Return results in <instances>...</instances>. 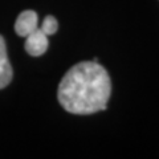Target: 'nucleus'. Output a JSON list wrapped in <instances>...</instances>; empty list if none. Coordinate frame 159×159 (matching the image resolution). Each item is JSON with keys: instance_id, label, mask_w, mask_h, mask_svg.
I'll return each instance as SVG.
<instances>
[{"instance_id": "f257e3e1", "label": "nucleus", "mask_w": 159, "mask_h": 159, "mask_svg": "<svg viewBox=\"0 0 159 159\" xmlns=\"http://www.w3.org/2000/svg\"><path fill=\"white\" fill-rule=\"evenodd\" d=\"M110 94V77L106 69L94 58L69 69L58 85L57 97L66 111L88 116L105 110Z\"/></svg>"}, {"instance_id": "f03ea898", "label": "nucleus", "mask_w": 159, "mask_h": 159, "mask_svg": "<svg viewBox=\"0 0 159 159\" xmlns=\"http://www.w3.org/2000/svg\"><path fill=\"white\" fill-rule=\"evenodd\" d=\"M48 45H49L48 36L41 31V28L39 27L37 29H34L32 33H29L27 36L24 48H25L28 54H31L33 57H39L47 52Z\"/></svg>"}, {"instance_id": "7ed1b4c3", "label": "nucleus", "mask_w": 159, "mask_h": 159, "mask_svg": "<svg viewBox=\"0 0 159 159\" xmlns=\"http://www.w3.org/2000/svg\"><path fill=\"white\" fill-rule=\"evenodd\" d=\"M39 17L37 13L34 11H24L19 15V17L15 23V32H16L20 37H27L29 33H32L34 29H37L39 25Z\"/></svg>"}, {"instance_id": "20e7f679", "label": "nucleus", "mask_w": 159, "mask_h": 159, "mask_svg": "<svg viewBox=\"0 0 159 159\" xmlns=\"http://www.w3.org/2000/svg\"><path fill=\"white\" fill-rule=\"evenodd\" d=\"M12 76L13 70L8 60L6 41H4L3 36H0V89L6 88L12 81Z\"/></svg>"}, {"instance_id": "39448f33", "label": "nucleus", "mask_w": 159, "mask_h": 159, "mask_svg": "<svg viewBox=\"0 0 159 159\" xmlns=\"http://www.w3.org/2000/svg\"><path fill=\"white\" fill-rule=\"evenodd\" d=\"M41 28V31L47 34V36H51V34L53 33H56L57 32V28H58V23H57V20L54 19L53 16H47L45 19H44V21H43V25L40 27Z\"/></svg>"}]
</instances>
